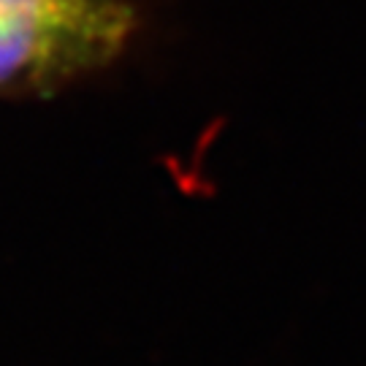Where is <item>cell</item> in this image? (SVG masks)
Segmentation results:
<instances>
[{
	"label": "cell",
	"instance_id": "1",
	"mask_svg": "<svg viewBox=\"0 0 366 366\" xmlns=\"http://www.w3.org/2000/svg\"><path fill=\"white\" fill-rule=\"evenodd\" d=\"M133 30L128 0H0V92H49L101 71Z\"/></svg>",
	"mask_w": 366,
	"mask_h": 366
}]
</instances>
